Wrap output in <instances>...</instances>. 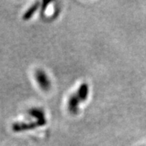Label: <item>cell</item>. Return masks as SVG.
<instances>
[{
    "instance_id": "obj_1",
    "label": "cell",
    "mask_w": 146,
    "mask_h": 146,
    "mask_svg": "<svg viewBox=\"0 0 146 146\" xmlns=\"http://www.w3.org/2000/svg\"><path fill=\"white\" fill-rule=\"evenodd\" d=\"M35 78L36 81L40 85V87L43 90H48L51 87L50 81L48 80V76L46 75V73L42 70H37L35 73Z\"/></svg>"
},
{
    "instance_id": "obj_2",
    "label": "cell",
    "mask_w": 146,
    "mask_h": 146,
    "mask_svg": "<svg viewBox=\"0 0 146 146\" xmlns=\"http://www.w3.org/2000/svg\"><path fill=\"white\" fill-rule=\"evenodd\" d=\"M39 127L37 122H31V123H24V122H17L13 124L12 130L14 132H21L23 131H28L31 129H35V127Z\"/></svg>"
},
{
    "instance_id": "obj_3",
    "label": "cell",
    "mask_w": 146,
    "mask_h": 146,
    "mask_svg": "<svg viewBox=\"0 0 146 146\" xmlns=\"http://www.w3.org/2000/svg\"><path fill=\"white\" fill-rule=\"evenodd\" d=\"M29 114L34 117L36 118L37 119V124L39 125V127L40 126H44L46 124V119L45 118V114L44 113L39 109H31L29 111Z\"/></svg>"
},
{
    "instance_id": "obj_4",
    "label": "cell",
    "mask_w": 146,
    "mask_h": 146,
    "mask_svg": "<svg viewBox=\"0 0 146 146\" xmlns=\"http://www.w3.org/2000/svg\"><path fill=\"white\" fill-rule=\"evenodd\" d=\"M81 101L79 99L77 94L72 95L69 98V104H68V109H69L71 113L76 114L78 112V104Z\"/></svg>"
},
{
    "instance_id": "obj_5",
    "label": "cell",
    "mask_w": 146,
    "mask_h": 146,
    "mask_svg": "<svg viewBox=\"0 0 146 146\" xmlns=\"http://www.w3.org/2000/svg\"><path fill=\"white\" fill-rule=\"evenodd\" d=\"M89 94V87L86 83H84L80 86L78 89V91L77 92V95L78 96L79 99L81 102L85 101L87 99Z\"/></svg>"
},
{
    "instance_id": "obj_6",
    "label": "cell",
    "mask_w": 146,
    "mask_h": 146,
    "mask_svg": "<svg viewBox=\"0 0 146 146\" xmlns=\"http://www.w3.org/2000/svg\"><path fill=\"white\" fill-rule=\"evenodd\" d=\"M38 7H39V2H36V3H35V4L34 5L31 6V8H29L27 11L25 12V14H24V15H23V20H29V19H31V17L35 14V11H36V10L38 9Z\"/></svg>"
}]
</instances>
